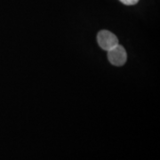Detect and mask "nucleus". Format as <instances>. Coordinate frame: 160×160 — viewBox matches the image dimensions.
<instances>
[{
	"mask_svg": "<svg viewBox=\"0 0 160 160\" xmlns=\"http://www.w3.org/2000/svg\"><path fill=\"white\" fill-rule=\"evenodd\" d=\"M119 1L126 6H133L136 5L140 0H119Z\"/></svg>",
	"mask_w": 160,
	"mask_h": 160,
	"instance_id": "3",
	"label": "nucleus"
},
{
	"mask_svg": "<svg viewBox=\"0 0 160 160\" xmlns=\"http://www.w3.org/2000/svg\"><path fill=\"white\" fill-rule=\"evenodd\" d=\"M107 52H108V59L112 65L123 66L126 62L127 54H126V49L119 44Z\"/></svg>",
	"mask_w": 160,
	"mask_h": 160,
	"instance_id": "2",
	"label": "nucleus"
},
{
	"mask_svg": "<svg viewBox=\"0 0 160 160\" xmlns=\"http://www.w3.org/2000/svg\"><path fill=\"white\" fill-rule=\"evenodd\" d=\"M97 42L100 47L104 51H109L118 45V39L116 35L109 30H101L97 34Z\"/></svg>",
	"mask_w": 160,
	"mask_h": 160,
	"instance_id": "1",
	"label": "nucleus"
}]
</instances>
